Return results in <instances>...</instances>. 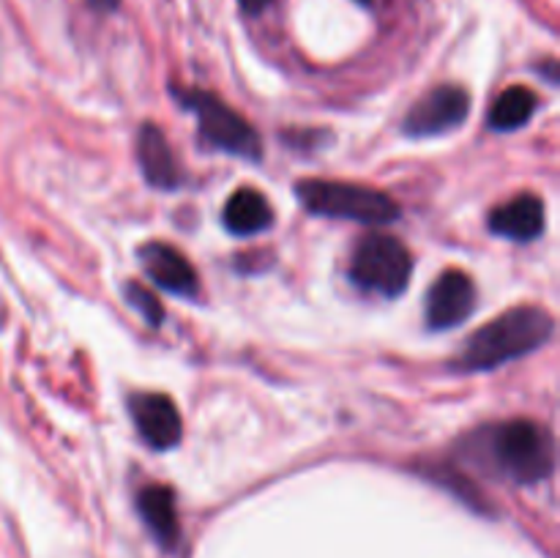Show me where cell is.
<instances>
[{
  "label": "cell",
  "mask_w": 560,
  "mask_h": 558,
  "mask_svg": "<svg viewBox=\"0 0 560 558\" xmlns=\"http://www.w3.org/2000/svg\"><path fill=\"white\" fill-rule=\"evenodd\" d=\"M536 93L525 85H512L492 102L487 113V126L495 131H514L530 120L536 113Z\"/></svg>",
  "instance_id": "cell-14"
},
{
  "label": "cell",
  "mask_w": 560,
  "mask_h": 558,
  "mask_svg": "<svg viewBox=\"0 0 560 558\" xmlns=\"http://www.w3.org/2000/svg\"><path fill=\"white\" fill-rule=\"evenodd\" d=\"M137 162H140L142 175L156 189H175L184 181L180 164L170 148L167 137L162 135L156 124H142L137 135Z\"/></svg>",
  "instance_id": "cell-10"
},
{
  "label": "cell",
  "mask_w": 560,
  "mask_h": 558,
  "mask_svg": "<svg viewBox=\"0 0 560 558\" xmlns=\"http://www.w3.org/2000/svg\"><path fill=\"white\" fill-rule=\"evenodd\" d=\"M490 454L495 468L517 485H539L556 468V443L550 430L530 419H514L495 427Z\"/></svg>",
  "instance_id": "cell-3"
},
{
  "label": "cell",
  "mask_w": 560,
  "mask_h": 558,
  "mask_svg": "<svg viewBox=\"0 0 560 558\" xmlns=\"http://www.w3.org/2000/svg\"><path fill=\"white\" fill-rule=\"evenodd\" d=\"M175 96L189 113H195L202 142L217 151L249 159V162H257L262 156V140L255 126L244 115L235 113L230 104H224L217 93L200 91V88H178Z\"/></svg>",
  "instance_id": "cell-4"
},
{
  "label": "cell",
  "mask_w": 560,
  "mask_h": 558,
  "mask_svg": "<svg viewBox=\"0 0 560 558\" xmlns=\"http://www.w3.org/2000/svg\"><path fill=\"white\" fill-rule=\"evenodd\" d=\"M470 109V93L465 88L452 85H438L430 93L413 104L408 115H405V135L410 137H432L443 135L448 129H457Z\"/></svg>",
  "instance_id": "cell-6"
},
{
  "label": "cell",
  "mask_w": 560,
  "mask_h": 558,
  "mask_svg": "<svg viewBox=\"0 0 560 558\" xmlns=\"http://www.w3.org/2000/svg\"><path fill=\"white\" fill-rule=\"evenodd\" d=\"M490 230L512 241L539 239L545 233V202L530 191L512 197L490 213Z\"/></svg>",
  "instance_id": "cell-11"
},
{
  "label": "cell",
  "mask_w": 560,
  "mask_h": 558,
  "mask_svg": "<svg viewBox=\"0 0 560 558\" xmlns=\"http://www.w3.org/2000/svg\"><path fill=\"white\" fill-rule=\"evenodd\" d=\"M295 197L320 217L350 219L361 224H388L399 219V206L392 195L372 186L348 184V181H299Z\"/></svg>",
  "instance_id": "cell-2"
},
{
  "label": "cell",
  "mask_w": 560,
  "mask_h": 558,
  "mask_svg": "<svg viewBox=\"0 0 560 558\" xmlns=\"http://www.w3.org/2000/svg\"><path fill=\"white\" fill-rule=\"evenodd\" d=\"M552 332L556 317L545 306H514L470 334L457 364L463 370H492L539 350Z\"/></svg>",
  "instance_id": "cell-1"
},
{
  "label": "cell",
  "mask_w": 560,
  "mask_h": 558,
  "mask_svg": "<svg viewBox=\"0 0 560 558\" xmlns=\"http://www.w3.org/2000/svg\"><path fill=\"white\" fill-rule=\"evenodd\" d=\"M131 419H135L137 430H140L142 441L148 446L173 449L178 446L180 435H184V421H180L178 405L162 392H140L129 397Z\"/></svg>",
  "instance_id": "cell-8"
},
{
  "label": "cell",
  "mask_w": 560,
  "mask_h": 558,
  "mask_svg": "<svg viewBox=\"0 0 560 558\" xmlns=\"http://www.w3.org/2000/svg\"><path fill=\"white\" fill-rule=\"evenodd\" d=\"M137 255H140L145 274L159 284V288L170 290V293L175 295H195L197 288H200L195 266H191L189 257L180 249H175L173 244L148 241L145 246H140Z\"/></svg>",
  "instance_id": "cell-9"
},
{
  "label": "cell",
  "mask_w": 560,
  "mask_h": 558,
  "mask_svg": "<svg viewBox=\"0 0 560 558\" xmlns=\"http://www.w3.org/2000/svg\"><path fill=\"white\" fill-rule=\"evenodd\" d=\"M238 3L246 14H260V11H266L271 5V0H238Z\"/></svg>",
  "instance_id": "cell-16"
},
{
  "label": "cell",
  "mask_w": 560,
  "mask_h": 558,
  "mask_svg": "<svg viewBox=\"0 0 560 558\" xmlns=\"http://www.w3.org/2000/svg\"><path fill=\"white\" fill-rule=\"evenodd\" d=\"M476 306V284L459 268L443 271L427 293V326L435 332L459 326L470 317Z\"/></svg>",
  "instance_id": "cell-7"
},
{
  "label": "cell",
  "mask_w": 560,
  "mask_h": 558,
  "mask_svg": "<svg viewBox=\"0 0 560 558\" xmlns=\"http://www.w3.org/2000/svg\"><path fill=\"white\" fill-rule=\"evenodd\" d=\"M137 512H140L142 523L153 534V539L164 547L173 550L180 539V523H178V509H175V492L167 485H148L142 487L137 496Z\"/></svg>",
  "instance_id": "cell-12"
},
{
  "label": "cell",
  "mask_w": 560,
  "mask_h": 558,
  "mask_svg": "<svg viewBox=\"0 0 560 558\" xmlns=\"http://www.w3.org/2000/svg\"><path fill=\"white\" fill-rule=\"evenodd\" d=\"M88 3L98 11H113L115 5H118V0H88Z\"/></svg>",
  "instance_id": "cell-17"
},
{
  "label": "cell",
  "mask_w": 560,
  "mask_h": 558,
  "mask_svg": "<svg viewBox=\"0 0 560 558\" xmlns=\"http://www.w3.org/2000/svg\"><path fill=\"white\" fill-rule=\"evenodd\" d=\"M124 293H126V299H129V304L135 306L142 317H145V323L159 326V323L164 321V310H162V304L156 301V295H153L151 290L142 288L140 282H126Z\"/></svg>",
  "instance_id": "cell-15"
},
{
  "label": "cell",
  "mask_w": 560,
  "mask_h": 558,
  "mask_svg": "<svg viewBox=\"0 0 560 558\" xmlns=\"http://www.w3.org/2000/svg\"><path fill=\"white\" fill-rule=\"evenodd\" d=\"M222 222L233 235H257L273 224V208L262 191L244 186L224 202Z\"/></svg>",
  "instance_id": "cell-13"
},
{
  "label": "cell",
  "mask_w": 560,
  "mask_h": 558,
  "mask_svg": "<svg viewBox=\"0 0 560 558\" xmlns=\"http://www.w3.org/2000/svg\"><path fill=\"white\" fill-rule=\"evenodd\" d=\"M359 3H364V5H370V3H372V0H359Z\"/></svg>",
  "instance_id": "cell-18"
},
{
  "label": "cell",
  "mask_w": 560,
  "mask_h": 558,
  "mask_svg": "<svg viewBox=\"0 0 560 558\" xmlns=\"http://www.w3.org/2000/svg\"><path fill=\"white\" fill-rule=\"evenodd\" d=\"M413 274V257L408 246L386 233H372L359 241L350 260V279L370 293L394 299L402 293Z\"/></svg>",
  "instance_id": "cell-5"
}]
</instances>
